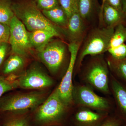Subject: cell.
<instances>
[{
	"instance_id": "ba28073f",
	"label": "cell",
	"mask_w": 126,
	"mask_h": 126,
	"mask_svg": "<svg viewBox=\"0 0 126 126\" xmlns=\"http://www.w3.org/2000/svg\"><path fill=\"white\" fill-rule=\"evenodd\" d=\"M18 86L24 89H43L53 84L50 77L36 67H32L17 79Z\"/></svg>"
},
{
	"instance_id": "1f68e13d",
	"label": "cell",
	"mask_w": 126,
	"mask_h": 126,
	"mask_svg": "<svg viewBox=\"0 0 126 126\" xmlns=\"http://www.w3.org/2000/svg\"><path fill=\"white\" fill-rule=\"evenodd\" d=\"M122 11L126 18V0H122Z\"/></svg>"
},
{
	"instance_id": "9a60e30c",
	"label": "cell",
	"mask_w": 126,
	"mask_h": 126,
	"mask_svg": "<svg viewBox=\"0 0 126 126\" xmlns=\"http://www.w3.org/2000/svg\"><path fill=\"white\" fill-rule=\"evenodd\" d=\"M24 57L19 55L12 54L5 62L2 69L3 73L4 75L13 74L22 68L25 64Z\"/></svg>"
},
{
	"instance_id": "6da1fadb",
	"label": "cell",
	"mask_w": 126,
	"mask_h": 126,
	"mask_svg": "<svg viewBox=\"0 0 126 126\" xmlns=\"http://www.w3.org/2000/svg\"><path fill=\"white\" fill-rule=\"evenodd\" d=\"M12 9L15 16L24 25L28 31L45 30L53 32L59 38L66 36L65 30L49 20L33 0L12 3Z\"/></svg>"
},
{
	"instance_id": "7402d4cb",
	"label": "cell",
	"mask_w": 126,
	"mask_h": 126,
	"mask_svg": "<svg viewBox=\"0 0 126 126\" xmlns=\"http://www.w3.org/2000/svg\"><path fill=\"white\" fill-rule=\"evenodd\" d=\"M112 58V68L117 74L126 80V58L121 60Z\"/></svg>"
},
{
	"instance_id": "ac0fdd59",
	"label": "cell",
	"mask_w": 126,
	"mask_h": 126,
	"mask_svg": "<svg viewBox=\"0 0 126 126\" xmlns=\"http://www.w3.org/2000/svg\"><path fill=\"white\" fill-rule=\"evenodd\" d=\"M126 41V25L124 24H119L115 28L114 32L110 39L108 48L121 45L124 44Z\"/></svg>"
},
{
	"instance_id": "3957f363",
	"label": "cell",
	"mask_w": 126,
	"mask_h": 126,
	"mask_svg": "<svg viewBox=\"0 0 126 126\" xmlns=\"http://www.w3.org/2000/svg\"><path fill=\"white\" fill-rule=\"evenodd\" d=\"M42 92H35L11 94L0 99V111H15L35 108L45 101Z\"/></svg>"
},
{
	"instance_id": "30bf717a",
	"label": "cell",
	"mask_w": 126,
	"mask_h": 126,
	"mask_svg": "<svg viewBox=\"0 0 126 126\" xmlns=\"http://www.w3.org/2000/svg\"><path fill=\"white\" fill-rule=\"evenodd\" d=\"M86 78L94 87L104 92H108V70L103 61L96 60L92 63L88 69Z\"/></svg>"
},
{
	"instance_id": "83f0119b",
	"label": "cell",
	"mask_w": 126,
	"mask_h": 126,
	"mask_svg": "<svg viewBox=\"0 0 126 126\" xmlns=\"http://www.w3.org/2000/svg\"><path fill=\"white\" fill-rule=\"evenodd\" d=\"M10 48L9 42H0V67L4 63Z\"/></svg>"
},
{
	"instance_id": "e0dca14e",
	"label": "cell",
	"mask_w": 126,
	"mask_h": 126,
	"mask_svg": "<svg viewBox=\"0 0 126 126\" xmlns=\"http://www.w3.org/2000/svg\"><path fill=\"white\" fill-rule=\"evenodd\" d=\"M112 88L115 98L121 110L126 114V89L119 82L113 80Z\"/></svg>"
},
{
	"instance_id": "603a6c76",
	"label": "cell",
	"mask_w": 126,
	"mask_h": 126,
	"mask_svg": "<svg viewBox=\"0 0 126 126\" xmlns=\"http://www.w3.org/2000/svg\"><path fill=\"white\" fill-rule=\"evenodd\" d=\"M107 51L115 60H121L126 58V44L125 43L117 47L109 48Z\"/></svg>"
},
{
	"instance_id": "7a4b0ae2",
	"label": "cell",
	"mask_w": 126,
	"mask_h": 126,
	"mask_svg": "<svg viewBox=\"0 0 126 126\" xmlns=\"http://www.w3.org/2000/svg\"><path fill=\"white\" fill-rule=\"evenodd\" d=\"M114 29L115 28L106 27L93 30L81 47L79 58V64L87 55H98L107 51Z\"/></svg>"
},
{
	"instance_id": "44dd1931",
	"label": "cell",
	"mask_w": 126,
	"mask_h": 126,
	"mask_svg": "<svg viewBox=\"0 0 126 126\" xmlns=\"http://www.w3.org/2000/svg\"><path fill=\"white\" fill-rule=\"evenodd\" d=\"M19 87L17 79L11 80L0 76V99L5 93Z\"/></svg>"
},
{
	"instance_id": "f1b7e54d",
	"label": "cell",
	"mask_w": 126,
	"mask_h": 126,
	"mask_svg": "<svg viewBox=\"0 0 126 126\" xmlns=\"http://www.w3.org/2000/svg\"><path fill=\"white\" fill-rule=\"evenodd\" d=\"M106 3L118 10L122 12V0H106Z\"/></svg>"
},
{
	"instance_id": "f546056e",
	"label": "cell",
	"mask_w": 126,
	"mask_h": 126,
	"mask_svg": "<svg viewBox=\"0 0 126 126\" xmlns=\"http://www.w3.org/2000/svg\"><path fill=\"white\" fill-rule=\"evenodd\" d=\"M120 123L118 121L115 119H111L105 122L100 126H119Z\"/></svg>"
},
{
	"instance_id": "484cf974",
	"label": "cell",
	"mask_w": 126,
	"mask_h": 126,
	"mask_svg": "<svg viewBox=\"0 0 126 126\" xmlns=\"http://www.w3.org/2000/svg\"><path fill=\"white\" fill-rule=\"evenodd\" d=\"M3 126H29V124L27 118L21 117L9 119Z\"/></svg>"
},
{
	"instance_id": "ffe728a7",
	"label": "cell",
	"mask_w": 126,
	"mask_h": 126,
	"mask_svg": "<svg viewBox=\"0 0 126 126\" xmlns=\"http://www.w3.org/2000/svg\"><path fill=\"white\" fill-rule=\"evenodd\" d=\"M101 118L99 114L89 110H82L77 113L76 119L79 122L89 124L97 121Z\"/></svg>"
},
{
	"instance_id": "52a82bcc",
	"label": "cell",
	"mask_w": 126,
	"mask_h": 126,
	"mask_svg": "<svg viewBox=\"0 0 126 126\" xmlns=\"http://www.w3.org/2000/svg\"><path fill=\"white\" fill-rule=\"evenodd\" d=\"M81 43L72 42H70L68 45V49L70 53V61L64 77L58 87L56 88L59 96L67 107L72 103L73 100V87L72 83V76Z\"/></svg>"
},
{
	"instance_id": "8fae6325",
	"label": "cell",
	"mask_w": 126,
	"mask_h": 126,
	"mask_svg": "<svg viewBox=\"0 0 126 126\" xmlns=\"http://www.w3.org/2000/svg\"><path fill=\"white\" fill-rule=\"evenodd\" d=\"M84 21L79 11V0H77L68 21L66 30V36L70 42L82 43L85 32Z\"/></svg>"
},
{
	"instance_id": "5b68a950",
	"label": "cell",
	"mask_w": 126,
	"mask_h": 126,
	"mask_svg": "<svg viewBox=\"0 0 126 126\" xmlns=\"http://www.w3.org/2000/svg\"><path fill=\"white\" fill-rule=\"evenodd\" d=\"M67 47L62 41L50 40L38 52L40 60L53 73L58 72L65 60Z\"/></svg>"
},
{
	"instance_id": "d6986e66",
	"label": "cell",
	"mask_w": 126,
	"mask_h": 126,
	"mask_svg": "<svg viewBox=\"0 0 126 126\" xmlns=\"http://www.w3.org/2000/svg\"><path fill=\"white\" fill-rule=\"evenodd\" d=\"M94 6V0H79V11L84 21L91 18Z\"/></svg>"
},
{
	"instance_id": "7c38bea8",
	"label": "cell",
	"mask_w": 126,
	"mask_h": 126,
	"mask_svg": "<svg viewBox=\"0 0 126 126\" xmlns=\"http://www.w3.org/2000/svg\"><path fill=\"white\" fill-rule=\"evenodd\" d=\"M102 22L106 27L115 28L119 24L126 25V18L122 12L118 10L107 3L104 5L102 10Z\"/></svg>"
},
{
	"instance_id": "4dcf8cb0",
	"label": "cell",
	"mask_w": 126,
	"mask_h": 126,
	"mask_svg": "<svg viewBox=\"0 0 126 126\" xmlns=\"http://www.w3.org/2000/svg\"><path fill=\"white\" fill-rule=\"evenodd\" d=\"M106 0H102V4L101 7L100 13H99V20L101 23L102 22V10L103 9L104 5L106 3Z\"/></svg>"
},
{
	"instance_id": "4fadbf2b",
	"label": "cell",
	"mask_w": 126,
	"mask_h": 126,
	"mask_svg": "<svg viewBox=\"0 0 126 126\" xmlns=\"http://www.w3.org/2000/svg\"><path fill=\"white\" fill-rule=\"evenodd\" d=\"M29 36L32 48L37 52L42 49L53 37H58L53 32L45 30L29 31Z\"/></svg>"
},
{
	"instance_id": "4316f807",
	"label": "cell",
	"mask_w": 126,
	"mask_h": 126,
	"mask_svg": "<svg viewBox=\"0 0 126 126\" xmlns=\"http://www.w3.org/2000/svg\"><path fill=\"white\" fill-rule=\"evenodd\" d=\"M10 34V26L0 23V42H9Z\"/></svg>"
},
{
	"instance_id": "8992f818",
	"label": "cell",
	"mask_w": 126,
	"mask_h": 126,
	"mask_svg": "<svg viewBox=\"0 0 126 126\" xmlns=\"http://www.w3.org/2000/svg\"><path fill=\"white\" fill-rule=\"evenodd\" d=\"M9 43L12 54L24 57L31 53L32 47L29 38V31L24 25L15 16L10 25Z\"/></svg>"
},
{
	"instance_id": "2e32d148",
	"label": "cell",
	"mask_w": 126,
	"mask_h": 126,
	"mask_svg": "<svg viewBox=\"0 0 126 126\" xmlns=\"http://www.w3.org/2000/svg\"><path fill=\"white\" fill-rule=\"evenodd\" d=\"M11 0H0V23L10 26L15 16Z\"/></svg>"
},
{
	"instance_id": "d4e9b609",
	"label": "cell",
	"mask_w": 126,
	"mask_h": 126,
	"mask_svg": "<svg viewBox=\"0 0 126 126\" xmlns=\"http://www.w3.org/2000/svg\"><path fill=\"white\" fill-rule=\"evenodd\" d=\"M77 0H59L60 6L65 12L68 18H70Z\"/></svg>"
},
{
	"instance_id": "9c48e42d",
	"label": "cell",
	"mask_w": 126,
	"mask_h": 126,
	"mask_svg": "<svg viewBox=\"0 0 126 126\" xmlns=\"http://www.w3.org/2000/svg\"><path fill=\"white\" fill-rule=\"evenodd\" d=\"M73 97L82 105L94 109L104 110L109 107L108 102L106 99L99 96L86 86L73 89Z\"/></svg>"
},
{
	"instance_id": "277c9868",
	"label": "cell",
	"mask_w": 126,
	"mask_h": 126,
	"mask_svg": "<svg viewBox=\"0 0 126 126\" xmlns=\"http://www.w3.org/2000/svg\"><path fill=\"white\" fill-rule=\"evenodd\" d=\"M39 107L35 114V120L39 124L48 125L60 121L67 106L60 98L56 88Z\"/></svg>"
},
{
	"instance_id": "cb8c5ba5",
	"label": "cell",
	"mask_w": 126,
	"mask_h": 126,
	"mask_svg": "<svg viewBox=\"0 0 126 126\" xmlns=\"http://www.w3.org/2000/svg\"><path fill=\"white\" fill-rule=\"evenodd\" d=\"M36 4L42 11L50 10L60 4L59 0H36Z\"/></svg>"
},
{
	"instance_id": "5bb4252c",
	"label": "cell",
	"mask_w": 126,
	"mask_h": 126,
	"mask_svg": "<svg viewBox=\"0 0 126 126\" xmlns=\"http://www.w3.org/2000/svg\"><path fill=\"white\" fill-rule=\"evenodd\" d=\"M42 12L49 20L56 25L61 28H67L68 18L60 6L48 10L42 11Z\"/></svg>"
}]
</instances>
